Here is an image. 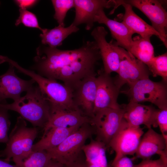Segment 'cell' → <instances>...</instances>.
I'll return each instance as SVG.
<instances>
[{"label": "cell", "instance_id": "obj_9", "mask_svg": "<svg viewBox=\"0 0 167 167\" xmlns=\"http://www.w3.org/2000/svg\"><path fill=\"white\" fill-rule=\"evenodd\" d=\"M143 134V128L130 125L123 118L120 127L108 146L115 153L112 164L123 156H134Z\"/></svg>", "mask_w": 167, "mask_h": 167}, {"label": "cell", "instance_id": "obj_33", "mask_svg": "<svg viewBox=\"0 0 167 167\" xmlns=\"http://www.w3.org/2000/svg\"><path fill=\"white\" fill-rule=\"evenodd\" d=\"M14 2L19 7V9H26L35 6L38 2L35 0H16Z\"/></svg>", "mask_w": 167, "mask_h": 167}, {"label": "cell", "instance_id": "obj_26", "mask_svg": "<svg viewBox=\"0 0 167 167\" xmlns=\"http://www.w3.org/2000/svg\"><path fill=\"white\" fill-rule=\"evenodd\" d=\"M154 77H161L163 80H167V54L154 56L147 66Z\"/></svg>", "mask_w": 167, "mask_h": 167}, {"label": "cell", "instance_id": "obj_10", "mask_svg": "<svg viewBox=\"0 0 167 167\" xmlns=\"http://www.w3.org/2000/svg\"><path fill=\"white\" fill-rule=\"evenodd\" d=\"M114 8L128 4L142 11L150 21L152 26L167 41V13L161 1L156 0H114Z\"/></svg>", "mask_w": 167, "mask_h": 167}, {"label": "cell", "instance_id": "obj_36", "mask_svg": "<svg viewBox=\"0 0 167 167\" xmlns=\"http://www.w3.org/2000/svg\"><path fill=\"white\" fill-rule=\"evenodd\" d=\"M0 167H16L15 165H12L9 164L4 160L0 159Z\"/></svg>", "mask_w": 167, "mask_h": 167}, {"label": "cell", "instance_id": "obj_20", "mask_svg": "<svg viewBox=\"0 0 167 167\" xmlns=\"http://www.w3.org/2000/svg\"><path fill=\"white\" fill-rule=\"evenodd\" d=\"M122 5L125 9V13L122 16V22L134 34L137 33L143 37L152 36L155 35L163 42L166 48L167 41L151 25L148 24L137 15L132 9V6L128 4L123 3Z\"/></svg>", "mask_w": 167, "mask_h": 167}, {"label": "cell", "instance_id": "obj_34", "mask_svg": "<svg viewBox=\"0 0 167 167\" xmlns=\"http://www.w3.org/2000/svg\"><path fill=\"white\" fill-rule=\"evenodd\" d=\"M85 159L83 158L70 164L65 165V167H85Z\"/></svg>", "mask_w": 167, "mask_h": 167}, {"label": "cell", "instance_id": "obj_19", "mask_svg": "<svg viewBox=\"0 0 167 167\" xmlns=\"http://www.w3.org/2000/svg\"><path fill=\"white\" fill-rule=\"evenodd\" d=\"M94 22L105 25L109 30L111 36L115 39L117 45L128 51L132 41L134 33L122 22L108 18L104 9L100 10L95 15Z\"/></svg>", "mask_w": 167, "mask_h": 167}, {"label": "cell", "instance_id": "obj_2", "mask_svg": "<svg viewBox=\"0 0 167 167\" xmlns=\"http://www.w3.org/2000/svg\"><path fill=\"white\" fill-rule=\"evenodd\" d=\"M0 107L17 112L35 127L44 128L51 113L50 105L37 85H33L25 96L11 104L0 103Z\"/></svg>", "mask_w": 167, "mask_h": 167}, {"label": "cell", "instance_id": "obj_35", "mask_svg": "<svg viewBox=\"0 0 167 167\" xmlns=\"http://www.w3.org/2000/svg\"><path fill=\"white\" fill-rule=\"evenodd\" d=\"M46 167H65V165L63 164L56 161V160L51 159Z\"/></svg>", "mask_w": 167, "mask_h": 167}, {"label": "cell", "instance_id": "obj_18", "mask_svg": "<svg viewBox=\"0 0 167 167\" xmlns=\"http://www.w3.org/2000/svg\"><path fill=\"white\" fill-rule=\"evenodd\" d=\"M91 118L78 109L51 110L49 120L43 128L44 133L53 127H80L85 123H90Z\"/></svg>", "mask_w": 167, "mask_h": 167}, {"label": "cell", "instance_id": "obj_22", "mask_svg": "<svg viewBox=\"0 0 167 167\" xmlns=\"http://www.w3.org/2000/svg\"><path fill=\"white\" fill-rule=\"evenodd\" d=\"M79 28L71 24L67 27L58 25L51 29L43 28L40 36L42 44L52 48L61 46L63 41L69 35L78 32Z\"/></svg>", "mask_w": 167, "mask_h": 167}, {"label": "cell", "instance_id": "obj_7", "mask_svg": "<svg viewBox=\"0 0 167 167\" xmlns=\"http://www.w3.org/2000/svg\"><path fill=\"white\" fill-rule=\"evenodd\" d=\"M124 113L123 105L119 109L104 108L94 113L90 124L94 129L96 140L103 143L108 148L120 126Z\"/></svg>", "mask_w": 167, "mask_h": 167}, {"label": "cell", "instance_id": "obj_27", "mask_svg": "<svg viewBox=\"0 0 167 167\" xmlns=\"http://www.w3.org/2000/svg\"><path fill=\"white\" fill-rule=\"evenodd\" d=\"M51 1L55 10L54 18L57 20L59 25L65 27V17L68 11L74 7V0H52Z\"/></svg>", "mask_w": 167, "mask_h": 167}, {"label": "cell", "instance_id": "obj_23", "mask_svg": "<svg viewBox=\"0 0 167 167\" xmlns=\"http://www.w3.org/2000/svg\"><path fill=\"white\" fill-rule=\"evenodd\" d=\"M149 36L143 37L139 35L132 38L127 51L147 66L155 56L154 48Z\"/></svg>", "mask_w": 167, "mask_h": 167}, {"label": "cell", "instance_id": "obj_15", "mask_svg": "<svg viewBox=\"0 0 167 167\" xmlns=\"http://www.w3.org/2000/svg\"><path fill=\"white\" fill-rule=\"evenodd\" d=\"M75 16L72 23L77 27L82 24H85V29L91 30L94 25V18L101 9L114 6L113 0H74Z\"/></svg>", "mask_w": 167, "mask_h": 167}, {"label": "cell", "instance_id": "obj_16", "mask_svg": "<svg viewBox=\"0 0 167 167\" xmlns=\"http://www.w3.org/2000/svg\"><path fill=\"white\" fill-rule=\"evenodd\" d=\"M123 105V118L130 125L134 126L144 125L148 129L158 127L156 122L158 109L153 106L131 101Z\"/></svg>", "mask_w": 167, "mask_h": 167}, {"label": "cell", "instance_id": "obj_28", "mask_svg": "<svg viewBox=\"0 0 167 167\" xmlns=\"http://www.w3.org/2000/svg\"><path fill=\"white\" fill-rule=\"evenodd\" d=\"M19 15L16 20L15 26H17L22 24L25 27L42 30V28L40 27L37 18L34 13L26 9H19Z\"/></svg>", "mask_w": 167, "mask_h": 167}, {"label": "cell", "instance_id": "obj_24", "mask_svg": "<svg viewBox=\"0 0 167 167\" xmlns=\"http://www.w3.org/2000/svg\"><path fill=\"white\" fill-rule=\"evenodd\" d=\"M106 146L103 143L92 139L83 147L85 161L91 164L102 167H109L106 156Z\"/></svg>", "mask_w": 167, "mask_h": 167}, {"label": "cell", "instance_id": "obj_4", "mask_svg": "<svg viewBox=\"0 0 167 167\" xmlns=\"http://www.w3.org/2000/svg\"><path fill=\"white\" fill-rule=\"evenodd\" d=\"M95 134L89 123H86L68 136L57 147L46 151L52 159L66 165L82 158L81 152L85 142Z\"/></svg>", "mask_w": 167, "mask_h": 167}, {"label": "cell", "instance_id": "obj_8", "mask_svg": "<svg viewBox=\"0 0 167 167\" xmlns=\"http://www.w3.org/2000/svg\"><path fill=\"white\" fill-rule=\"evenodd\" d=\"M113 43L119 57L118 76L114 79L119 88L125 84L130 86L140 79L149 78L150 71L146 65L117 45L115 41H113Z\"/></svg>", "mask_w": 167, "mask_h": 167}, {"label": "cell", "instance_id": "obj_31", "mask_svg": "<svg viewBox=\"0 0 167 167\" xmlns=\"http://www.w3.org/2000/svg\"><path fill=\"white\" fill-rule=\"evenodd\" d=\"M133 167H167V156H160L159 158L155 160L143 159L139 164L134 165Z\"/></svg>", "mask_w": 167, "mask_h": 167}, {"label": "cell", "instance_id": "obj_1", "mask_svg": "<svg viewBox=\"0 0 167 167\" xmlns=\"http://www.w3.org/2000/svg\"><path fill=\"white\" fill-rule=\"evenodd\" d=\"M101 58L94 41H86L73 50L40 46L33 69L43 77L62 81L72 90L85 77L96 74L95 66Z\"/></svg>", "mask_w": 167, "mask_h": 167}, {"label": "cell", "instance_id": "obj_30", "mask_svg": "<svg viewBox=\"0 0 167 167\" xmlns=\"http://www.w3.org/2000/svg\"><path fill=\"white\" fill-rule=\"evenodd\" d=\"M156 122L161 134L167 141V109H158Z\"/></svg>", "mask_w": 167, "mask_h": 167}, {"label": "cell", "instance_id": "obj_12", "mask_svg": "<svg viewBox=\"0 0 167 167\" xmlns=\"http://www.w3.org/2000/svg\"><path fill=\"white\" fill-rule=\"evenodd\" d=\"M97 88L94 114L104 108L118 109L122 105L117 102L120 88L115 83L110 75L100 71L96 76Z\"/></svg>", "mask_w": 167, "mask_h": 167}, {"label": "cell", "instance_id": "obj_21", "mask_svg": "<svg viewBox=\"0 0 167 167\" xmlns=\"http://www.w3.org/2000/svg\"><path fill=\"white\" fill-rule=\"evenodd\" d=\"M80 127H51L44 133L39 141L33 144L32 150L36 152L40 150L48 151L54 149Z\"/></svg>", "mask_w": 167, "mask_h": 167}, {"label": "cell", "instance_id": "obj_32", "mask_svg": "<svg viewBox=\"0 0 167 167\" xmlns=\"http://www.w3.org/2000/svg\"><path fill=\"white\" fill-rule=\"evenodd\" d=\"M132 161L127 156H123L111 164L112 167H133Z\"/></svg>", "mask_w": 167, "mask_h": 167}, {"label": "cell", "instance_id": "obj_38", "mask_svg": "<svg viewBox=\"0 0 167 167\" xmlns=\"http://www.w3.org/2000/svg\"><path fill=\"white\" fill-rule=\"evenodd\" d=\"M0 4H1V2H0Z\"/></svg>", "mask_w": 167, "mask_h": 167}, {"label": "cell", "instance_id": "obj_13", "mask_svg": "<svg viewBox=\"0 0 167 167\" xmlns=\"http://www.w3.org/2000/svg\"><path fill=\"white\" fill-rule=\"evenodd\" d=\"M7 71L0 75V103L6 104V99L11 98L14 101L21 97V94L32 87L35 81L32 79L26 80L19 77L15 74V67L11 65Z\"/></svg>", "mask_w": 167, "mask_h": 167}, {"label": "cell", "instance_id": "obj_29", "mask_svg": "<svg viewBox=\"0 0 167 167\" xmlns=\"http://www.w3.org/2000/svg\"><path fill=\"white\" fill-rule=\"evenodd\" d=\"M8 111L0 107V143H6L8 140L11 122Z\"/></svg>", "mask_w": 167, "mask_h": 167}, {"label": "cell", "instance_id": "obj_6", "mask_svg": "<svg viewBox=\"0 0 167 167\" xmlns=\"http://www.w3.org/2000/svg\"><path fill=\"white\" fill-rule=\"evenodd\" d=\"M42 94L49 102L51 110L78 109L72 100V90L64 84L38 74L32 76Z\"/></svg>", "mask_w": 167, "mask_h": 167}, {"label": "cell", "instance_id": "obj_14", "mask_svg": "<svg viewBox=\"0 0 167 167\" xmlns=\"http://www.w3.org/2000/svg\"><path fill=\"white\" fill-rule=\"evenodd\" d=\"M107 34L108 32L102 26L96 27L91 33L100 51L103 64V70L105 73L110 75L113 72L118 73L120 59L113 41L108 43L106 40V37Z\"/></svg>", "mask_w": 167, "mask_h": 167}, {"label": "cell", "instance_id": "obj_11", "mask_svg": "<svg viewBox=\"0 0 167 167\" xmlns=\"http://www.w3.org/2000/svg\"><path fill=\"white\" fill-rule=\"evenodd\" d=\"M96 75L85 77L72 90L74 105L83 114L90 118L94 115L97 88Z\"/></svg>", "mask_w": 167, "mask_h": 167}, {"label": "cell", "instance_id": "obj_5", "mask_svg": "<svg viewBox=\"0 0 167 167\" xmlns=\"http://www.w3.org/2000/svg\"><path fill=\"white\" fill-rule=\"evenodd\" d=\"M129 88L123 92L130 101L140 103L150 102L159 109H167L166 82H156L149 78L140 79L129 86Z\"/></svg>", "mask_w": 167, "mask_h": 167}, {"label": "cell", "instance_id": "obj_17", "mask_svg": "<svg viewBox=\"0 0 167 167\" xmlns=\"http://www.w3.org/2000/svg\"><path fill=\"white\" fill-rule=\"evenodd\" d=\"M135 157L150 158L155 154L167 156V141L161 134L151 128L143 134L135 153Z\"/></svg>", "mask_w": 167, "mask_h": 167}, {"label": "cell", "instance_id": "obj_37", "mask_svg": "<svg viewBox=\"0 0 167 167\" xmlns=\"http://www.w3.org/2000/svg\"><path fill=\"white\" fill-rule=\"evenodd\" d=\"M85 167H102L96 165L91 164L86 161H85Z\"/></svg>", "mask_w": 167, "mask_h": 167}, {"label": "cell", "instance_id": "obj_25", "mask_svg": "<svg viewBox=\"0 0 167 167\" xmlns=\"http://www.w3.org/2000/svg\"><path fill=\"white\" fill-rule=\"evenodd\" d=\"M51 159L46 151H32L26 158L14 163L16 167H46Z\"/></svg>", "mask_w": 167, "mask_h": 167}, {"label": "cell", "instance_id": "obj_3", "mask_svg": "<svg viewBox=\"0 0 167 167\" xmlns=\"http://www.w3.org/2000/svg\"><path fill=\"white\" fill-rule=\"evenodd\" d=\"M38 127H28L25 120L20 116L17 118L15 124L8 136L5 148L0 151V157L9 162H14L28 157L32 152L33 143L37 136Z\"/></svg>", "mask_w": 167, "mask_h": 167}]
</instances>
